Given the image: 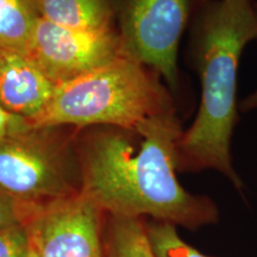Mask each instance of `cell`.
<instances>
[{"label": "cell", "mask_w": 257, "mask_h": 257, "mask_svg": "<svg viewBox=\"0 0 257 257\" xmlns=\"http://www.w3.org/2000/svg\"><path fill=\"white\" fill-rule=\"evenodd\" d=\"M178 111L149 118L135 130L101 126L78 140L81 193L106 216L144 218L195 230L219 220L216 202L179 182Z\"/></svg>", "instance_id": "6da1fadb"}, {"label": "cell", "mask_w": 257, "mask_h": 257, "mask_svg": "<svg viewBox=\"0 0 257 257\" xmlns=\"http://www.w3.org/2000/svg\"><path fill=\"white\" fill-rule=\"evenodd\" d=\"M257 40V0H213L189 27L188 60L201 95L197 115L179 143L178 172L216 170L242 191L231 154L240 120V57Z\"/></svg>", "instance_id": "7a4b0ae2"}, {"label": "cell", "mask_w": 257, "mask_h": 257, "mask_svg": "<svg viewBox=\"0 0 257 257\" xmlns=\"http://www.w3.org/2000/svg\"><path fill=\"white\" fill-rule=\"evenodd\" d=\"M178 111L174 95L149 67L121 55L100 68L57 85L34 127L110 126L135 130L155 115Z\"/></svg>", "instance_id": "3957f363"}, {"label": "cell", "mask_w": 257, "mask_h": 257, "mask_svg": "<svg viewBox=\"0 0 257 257\" xmlns=\"http://www.w3.org/2000/svg\"><path fill=\"white\" fill-rule=\"evenodd\" d=\"M64 126L30 127L0 141V189L24 207L81 193L78 140Z\"/></svg>", "instance_id": "277c9868"}, {"label": "cell", "mask_w": 257, "mask_h": 257, "mask_svg": "<svg viewBox=\"0 0 257 257\" xmlns=\"http://www.w3.org/2000/svg\"><path fill=\"white\" fill-rule=\"evenodd\" d=\"M213 0H114L123 54L159 74L173 95L180 89V42Z\"/></svg>", "instance_id": "5b68a950"}, {"label": "cell", "mask_w": 257, "mask_h": 257, "mask_svg": "<svg viewBox=\"0 0 257 257\" xmlns=\"http://www.w3.org/2000/svg\"><path fill=\"white\" fill-rule=\"evenodd\" d=\"M104 223V212L82 193L25 207L23 218L37 257H105Z\"/></svg>", "instance_id": "8992f818"}, {"label": "cell", "mask_w": 257, "mask_h": 257, "mask_svg": "<svg viewBox=\"0 0 257 257\" xmlns=\"http://www.w3.org/2000/svg\"><path fill=\"white\" fill-rule=\"evenodd\" d=\"M55 85L86 75L124 55L119 32L85 31L40 18L27 49Z\"/></svg>", "instance_id": "52a82bcc"}, {"label": "cell", "mask_w": 257, "mask_h": 257, "mask_svg": "<svg viewBox=\"0 0 257 257\" xmlns=\"http://www.w3.org/2000/svg\"><path fill=\"white\" fill-rule=\"evenodd\" d=\"M55 88L27 51L0 49V108L32 123Z\"/></svg>", "instance_id": "ba28073f"}, {"label": "cell", "mask_w": 257, "mask_h": 257, "mask_svg": "<svg viewBox=\"0 0 257 257\" xmlns=\"http://www.w3.org/2000/svg\"><path fill=\"white\" fill-rule=\"evenodd\" d=\"M41 18L60 27L85 31L114 29V0H38Z\"/></svg>", "instance_id": "9c48e42d"}, {"label": "cell", "mask_w": 257, "mask_h": 257, "mask_svg": "<svg viewBox=\"0 0 257 257\" xmlns=\"http://www.w3.org/2000/svg\"><path fill=\"white\" fill-rule=\"evenodd\" d=\"M104 244L105 257H156L143 218L105 214Z\"/></svg>", "instance_id": "30bf717a"}, {"label": "cell", "mask_w": 257, "mask_h": 257, "mask_svg": "<svg viewBox=\"0 0 257 257\" xmlns=\"http://www.w3.org/2000/svg\"><path fill=\"white\" fill-rule=\"evenodd\" d=\"M40 18L38 0H0V49L27 51Z\"/></svg>", "instance_id": "8fae6325"}, {"label": "cell", "mask_w": 257, "mask_h": 257, "mask_svg": "<svg viewBox=\"0 0 257 257\" xmlns=\"http://www.w3.org/2000/svg\"><path fill=\"white\" fill-rule=\"evenodd\" d=\"M147 232L156 257H210L186 243L173 224L154 220L147 223Z\"/></svg>", "instance_id": "7c38bea8"}, {"label": "cell", "mask_w": 257, "mask_h": 257, "mask_svg": "<svg viewBox=\"0 0 257 257\" xmlns=\"http://www.w3.org/2000/svg\"><path fill=\"white\" fill-rule=\"evenodd\" d=\"M31 239L23 223L0 230V257H30Z\"/></svg>", "instance_id": "4fadbf2b"}, {"label": "cell", "mask_w": 257, "mask_h": 257, "mask_svg": "<svg viewBox=\"0 0 257 257\" xmlns=\"http://www.w3.org/2000/svg\"><path fill=\"white\" fill-rule=\"evenodd\" d=\"M24 207L0 189V230L23 223Z\"/></svg>", "instance_id": "5bb4252c"}, {"label": "cell", "mask_w": 257, "mask_h": 257, "mask_svg": "<svg viewBox=\"0 0 257 257\" xmlns=\"http://www.w3.org/2000/svg\"><path fill=\"white\" fill-rule=\"evenodd\" d=\"M31 126L32 125L29 120L0 108V141L23 133Z\"/></svg>", "instance_id": "9a60e30c"}, {"label": "cell", "mask_w": 257, "mask_h": 257, "mask_svg": "<svg viewBox=\"0 0 257 257\" xmlns=\"http://www.w3.org/2000/svg\"><path fill=\"white\" fill-rule=\"evenodd\" d=\"M255 110H257V88L239 100L240 113H249Z\"/></svg>", "instance_id": "2e32d148"}, {"label": "cell", "mask_w": 257, "mask_h": 257, "mask_svg": "<svg viewBox=\"0 0 257 257\" xmlns=\"http://www.w3.org/2000/svg\"><path fill=\"white\" fill-rule=\"evenodd\" d=\"M30 257H37L36 255H35V252H34V250L31 249V255H30Z\"/></svg>", "instance_id": "e0dca14e"}]
</instances>
